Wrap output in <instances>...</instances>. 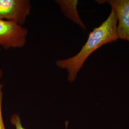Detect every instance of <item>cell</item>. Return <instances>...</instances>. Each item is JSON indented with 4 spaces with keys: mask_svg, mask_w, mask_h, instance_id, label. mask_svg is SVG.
<instances>
[{
    "mask_svg": "<svg viewBox=\"0 0 129 129\" xmlns=\"http://www.w3.org/2000/svg\"><path fill=\"white\" fill-rule=\"evenodd\" d=\"M117 18L115 12L111 10L106 20L89 33L88 39L78 54L67 59L55 62L56 66L66 69L68 80L70 83L75 81L78 74L88 57L102 46L111 44L119 39L117 32Z\"/></svg>",
    "mask_w": 129,
    "mask_h": 129,
    "instance_id": "1",
    "label": "cell"
},
{
    "mask_svg": "<svg viewBox=\"0 0 129 129\" xmlns=\"http://www.w3.org/2000/svg\"><path fill=\"white\" fill-rule=\"evenodd\" d=\"M28 33L27 28L16 23L0 19V46L5 49L24 46Z\"/></svg>",
    "mask_w": 129,
    "mask_h": 129,
    "instance_id": "2",
    "label": "cell"
},
{
    "mask_svg": "<svg viewBox=\"0 0 129 129\" xmlns=\"http://www.w3.org/2000/svg\"><path fill=\"white\" fill-rule=\"evenodd\" d=\"M31 9V4L28 0H0V19L22 25Z\"/></svg>",
    "mask_w": 129,
    "mask_h": 129,
    "instance_id": "3",
    "label": "cell"
},
{
    "mask_svg": "<svg viewBox=\"0 0 129 129\" xmlns=\"http://www.w3.org/2000/svg\"><path fill=\"white\" fill-rule=\"evenodd\" d=\"M99 4H108L117 18V32L119 39L129 43V0L96 1Z\"/></svg>",
    "mask_w": 129,
    "mask_h": 129,
    "instance_id": "4",
    "label": "cell"
},
{
    "mask_svg": "<svg viewBox=\"0 0 129 129\" xmlns=\"http://www.w3.org/2000/svg\"><path fill=\"white\" fill-rule=\"evenodd\" d=\"M67 5L69 6V9L66 11L67 16L73 21L75 23L78 24L84 29H86V26L78 15V12L77 9L78 4L77 1H67Z\"/></svg>",
    "mask_w": 129,
    "mask_h": 129,
    "instance_id": "5",
    "label": "cell"
},
{
    "mask_svg": "<svg viewBox=\"0 0 129 129\" xmlns=\"http://www.w3.org/2000/svg\"><path fill=\"white\" fill-rule=\"evenodd\" d=\"M3 76V71L0 69V129H6L5 127L2 114V102L3 98V92L2 88L3 85L1 83V80Z\"/></svg>",
    "mask_w": 129,
    "mask_h": 129,
    "instance_id": "6",
    "label": "cell"
},
{
    "mask_svg": "<svg viewBox=\"0 0 129 129\" xmlns=\"http://www.w3.org/2000/svg\"><path fill=\"white\" fill-rule=\"evenodd\" d=\"M11 122L12 124L15 126V129H25L23 127L20 118L17 114L12 115L11 119Z\"/></svg>",
    "mask_w": 129,
    "mask_h": 129,
    "instance_id": "7",
    "label": "cell"
}]
</instances>
